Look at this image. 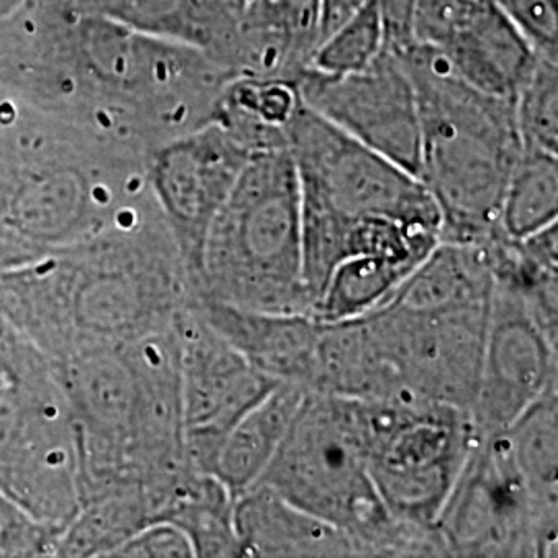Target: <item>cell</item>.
Masks as SVG:
<instances>
[{
    "mask_svg": "<svg viewBox=\"0 0 558 558\" xmlns=\"http://www.w3.org/2000/svg\"><path fill=\"white\" fill-rule=\"evenodd\" d=\"M302 209L311 306L331 274L383 267L410 276L440 242V211L418 177L300 100L286 124Z\"/></svg>",
    "mask_w": 558,
    "mask_h": 558,
    "instance_id": "obj_1",
    "label": "cell"
},
{
    "mask_svg": "<svg viewBox=\"0 0 558 558\" xmlns=\"http://www.w3.org/2000/svg\"><path fill=\"white\" fill-rule=\"evenodd\" d=\"M393 52L418 100V179L439 207L440 242L480 244L499 230L523 151L513 101L465 83L435 48L414 41Z\"/></svg>",
    "mask_w": 558,
    "mask_h": 558,
    "instance_id": "obj_2",
    "label": "cell"
},
{
    "mask_svg": "<svg viewBox=\"0 0 558 558\" xmlns=\"http://www.w3.org/2000/svg\"><path fill=\"white\" fill-rule=\"evenodd\" d=\"M257 484L336 525L362 557H449L439 527L393 518L368 472L362 399L306 391Z\"/></svg>",
    "mask_w": 558,
    "mask_h": 558,
    "instance_id": "obj_3",
    "label": "cell"
},
{
    "mask_svg": "<svg viewBox=\"0 0 558 558\" xmlns=\"http://www.w3.org/2000/svg\"><path fill=\"white\" fill-rule=\"evenodd\" d=\"M195 299L260 313H308L300 184L286 147L255 151L209 223Z\"/></svg>",
    "mask_w": 558,
    "mask_h": 558,
    "instance_id": "obj_4",
    "label": "cell"
},
{
    "mask_svg": "<svg viewBox=\"0 0 558 558\" xmlns=\"http://www.w3.org/2000/svg\"><path fill=\"white\" fill-rule=\"evenodd\" d=\"M368 472L393 518L435 530L476 440L470 412L435 401H364Z\"/></svg>",
    "mask_w": 558,
    "mask_h": 558,
    "instance_id": "obj_5",
    "label": "cell"
},
{
    "mask_svg": "<svg viewBox=\"0 0 558 558\" xmlns=\"http://www.w3.org/2000/svg\"><path fill=\"white\" fill-rule=\"evenodd\" d=\"M449 557H557L558 505L519 474L500 430L476 440L437 521Z\"/></svg>",
    "mask_w": 558,
    "mask_h": 558,
    "instance_id": "obj_6",
    "label": "cell"
},
{
    "mask_svg": "<svg viewBox=\"0 0 558 558\" xmlns=\"http://www.w3.org/2000/svg\"><path fill=\"white\" fill-rule=\"evenodd\" d=\"M490 299L437 306H410L387 299L362 315L396 373L399 399L472 410Z\"/></svg>",
    "mask_w": 558,
    "mask_h": 558,
    "instance_id": "obj_7",
    "label": "cell"
},
{
    "mask_svg": "<svg viewBox=\"0 0 558 558\" xmlns=\"http://www.w3.org/2000/svg\"><path fill=\"white\" fill-rule=\"evenodd\" d=\"M193 300L174 320L179 338L184 453L193 470L211 476L221 445L234 424L259 403L278 380L259 373L236 348L221 338L201 317Z\"/></svg>",
    "mask_w": 558,
    "mask_h": 558,
    "instance_id": "obj_8",
    "label": "cell"
},
{
    "mask_svg": "<svg viewBox=\"0 0 558 558\" xmlns=\"http://www.w3.org/2000/svg\"><path fill=\"white\" fill-rule=\"evenodd\" d=\"M255 149L228 124L211 119L158 145L147 158V182L193 286L207 228Z\"/></svg>",
    "mask_w": 558,
    "mask_h": 558,
    "instance_id": "obj_9",
    "label": "cell"
},
{
    "mask_svg": "<svg viewBox=\"0 0 558 558\" xmlns=\"http://www.w3.org/2000/svg\"><path fill=\"white\" fill-rule=\"evenodd\" d=\"M304 106L383 158L418 177L420 117L414 83L391 48L368 66L327 75L304 69L296 81Z\"/></svg>",
    "mask_w": 558,
    "mask_h": 558,
    "instance_id": "obj_10",
    "label": "cell"
},
{
    "mask_svg": "<svg viewBox=\"0 0 558 558\" xmlns=\"http://www.w3.org/2000/svg\"><path fill=\"white\" fill-rule=\"evenodd\" d=\"M553 387H558V331L539 319L523 292L495 279L470 410L476 433L509 426Z\"/></svg>",
    "mask_w": 558,
    "mask_h": 558,
    "instance_id": "obj_11",
    "label": "cell"
},
{
    "mask_svg": "<svg viewBox=\"0 0 558 558\" xmlns=\"http://www.w3.org/2000/svg\"><path fill=\"white\" fill-rule=\"evenodd\" d=\"M435 50L465 83L511 101L538 60L493 0H465Z\"/></svg>",
    "mask_w": 558,
    "mask_h": 558,
    "instance_id": "obj_12",
    "label": "cell"
},
{
    "mask_svg": "<svg viewBox=\"0 0 558 558\" xmlns=\"http://www.w3.org/2000/svg\"><path fill=\"white\" fill-rule=\"evenodd\" d=\"M201 317L236 348L259 373L278 383L311 389L320 320L308 313H260L193 300Z\"/></svg>",
    "mask_w": 558,
    "mask_h": 558,
    "instance_id": "obj_13",
    "label": "cell"
},
{
    "mask_svg": "<svg viewBox=\"0 0 558 558\" xmlns=\"http://www.w3.org/2000/svg\"><path fill=\"white\" fill-rule=\"evenodd\" d=\"M234 77L294 83L320 40V0H244Z\"/></svg>",
    "mask_w": 558,
    "mask_h": 558,
    "instance_id": "obj_14",
    "label": "cell"
},
{
    "mask_svg": "<svg viewBox=\"0 0 558 558\" xmlns=\"http://www.w3.org/2000/svg\"><path fill=\"white\" fill-rule=\"evenodd\" d=\"M234 530L240 557H362L345 532L302 511L267 484H253L234 499Z\"/></svg>",
    "mask_w": 558,
    "mask_h": 558,
    "instance_id": "obj_15",
    "label": "cell"
},
{
    "mask_svg": "<svg viewBox=\"0 0 558 558\" xmlns=\"http://www.w3.org/2000/svg\"><path fill=\"white\" fill-rule=\"evenodd\" d=\"M304 393L306 389L299 385L278 383L234 424L223 440L211 476L220 480L234 499L259 482Z\"/></svg>",
    "mask_w": 558,
    "mask_h": 558,
    "instance_id": "obj_16",
    "label": "cell"
},
{
    "mask_svg": "<svg viewBox=\"0 0 558 558\" xmlns=\"http://www.w3.org/2000/svg\"><path fill=\"white\" fill-rule=\"evenodd\" d=\"M509 453L534 495L558 505V387L502 428Z\"/></svg>",
    "mask_w": 558,
    "mask_h": 558,
    "instance_id": "obj_17",
    "label": "cell"
},
{
    "mask_svg": "<svg viewBox=\"0 0 558 558\" xmlns=\"http://www.w3.org/2000/svg\"><path fill=\"white\" fill-rule=\"evenodd\" d=\"M557 214V154L523 149L500 201V232L509 239H525L555 223Z\"/></svg>",
    "mask_w": 558,
    "mask_h": 558,
    "instance_id": "obj_18",
    "label": "cell"
},
{
    "mask_svg": "<svg viewBox=\"0 0 558 558\" xmlns=\"http://www.w3.org/2000/svg\"><path fill=\"white\" fill-rule=\"evenodd\" d=\"M385 29L375 0L338 25L317 44L308 69L327 75H345L368 66L385 48Z\"/></svg>",
    "mask_w": 558,
    "mask_h": 558,
    "instance_id": "obj_19",
    "label": "cell"
},
{
    "mask_svg": "<svg viewBox=\"0 0 558 558\" xmlns=\"http://www.w3.org/2000/svg\"><path fill=\"white\" fill-rule=\"evenodd\" d=\"M513 108L523 149L558 154V60L538 57Z\"/></svg>",
    "mask_w": 558,
    "mask_h": 558,
    "instance_id": "obj_20",
    "label": "cell"
},
{
    "mask_svg": "<svg viewBox=\"0 0 558 558\" xmlns=\"http://www.w3.org/2000/svg\"><path fill=\"white\" fill-rule=\"evenodd\" d=\"M542 59L558 60V0H493Z\"/></svg>",
    "mask_w": 558,
    "mask_h": 558,
    "instance_id": "obj_21",
    "label": "cell"
},
{
    "mask_svg": "<svg viewBox=\"0 0 558 558\" xmlns=\"http://www.w3.org/2000/svg\"><path fill=\"white\" fill-rule=\"evenodd\" d=\"M59 534V532H57ZM52 527L25 513L17 500L0 493V555L32 557L44 555L52 544Z\"/></svg>",
    "mask_w": 558,
    "mask_h": 558,
    "instance_id": "obj_22",
    "label": "cell"
},
{
    "mask_svg": "<svg viewBox=\"0 0 558 558\" xmlns=\"http://www.w3.org/2000/svg\"><path fill=\"white\" fill-rule=\"evenodd\" d=\"M114 557H195V550L177 525L154 521L120 544Z\"/></svg>",
    "mask_w": 558,
    "mask_h": 558,
    "instance_id": "obj_23",
    "label": "cell"
},
{
    "mask_svg": "<svg viewBox=\"0 0 558 558\" xmlns=\"http://www.w3.org/2000/svg\"><path fill=\"white\" fill-rule=\"evenodd\" d=\"M379 9L383 29H385V44L391 50H401L414 44V0H375Z\"/></svg>",
    "mask_w": 558,
    "mask_h": 558,
    "instance_id": "obj_24",
    "label": "cell"
},
{
    "mask_svg": "<svg viewBox=\"0 0 558 558\" xmlns=\"http://www.w3.org/2000/svg\"><path fill=\"white\" fill-rule=\"evenodd\" d=\"M366 2L368 0H320V40L352 17Z\"/></svg>",
    "mask_w": 558,
    "mask_h": 558,
    "instance_id": "obj_25",
    "label": "cell"
},
{
    "mask_svg": "<svg viewBox=\"0 0 558 558\" xmlns=\"http://www.w3.org/2000/svg\"><path fill=\"white\" fill-rule=\"evenodd\" d=\"M221 2H223V4L228 7V11H230V13L236 17V15H239L240 9H242V2H244V0H221Z\"/></svg>",
    "mask_w": 558,
    "mask_h": 558,
    "instance_id": "obj_26",
    "label": "cell"
}]
</instances>
